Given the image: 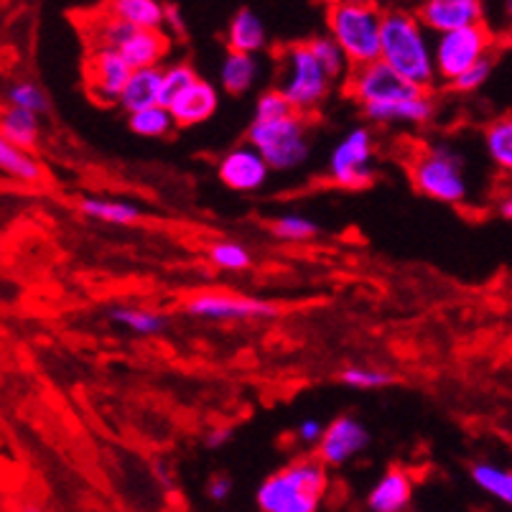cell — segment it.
<instances>
[{"label": "cell", "instance_id": "cell-9", "mask_svg": "<svg viewBox=\"0 0 512 512\" xmlns=\"http://www.w3.org/2000/svg\"><path fill=\"white\" fill-rule=\"evenodd\" d=\"M344 92L360 107L385 105V102L411 100V97L423 95V90H418V87H413L411 82L400 77L398 72H393L383 59L375 64H367V67L352 69L349 77L344 79Z\"/></svg>", "mask_w": 512, "mask_h": 512}, {"label": "cell", "instance_id": "cell-29", "mask_svg": "<svg viewBox=\"0 0 512 512\" xmlns=\"http://www.w3.org/2000/svg\"><path fill=\"white\" fill-rule=\"evenodd\" d=\"M128 125L141 138H166L179 128L171 110L164 105L148 107V110H141V113L128 115Z\"/></svg>", "mask_w": 512, "mask_h": 512}, {"label": "cell", "instance_id": "cell-7", "mask_svg": "<svg viewBox=\"0 0 512 512\" xmlns=\"http://www.w3.org/2000/svg\"><path fill=\"white\" fill-rule=\"evenodd\" d=\"M492 49H495V36L484 23L482 26H472V29L454 31V34L436 36L434 62L439 82L451 87L474 64L492 57Z\"/></svg>", "mask_w": 512, "mask_h": 512}, {"label": "cell", "instance_id": "cell-37", "mask_svg": "<svg viewBox=\"0 0 512 512\" xmlns=\"http://www.w3.org/2000/svg\"><path fill=\"white\" fill-rule=\"evenodd\" d=\"M492 69H495V54H492V57H487V59H482V62H479V64H474V67L469 69V72H464L462 77L456 79L454 85H451V90H456V92H477L479 87H482L484 82L490 79Z\"/></svg>", "mask_w": 512, "mask_h": 512}, {"label": "cell", "instance_id": "cell-11", "mask_svg": "<svg viewBox=\"0 0 512 512\" xmlns=\"http://www.w3.org/2000/svg\"><path fill=\"white\" fill-rule=\"evenodd\" d=\"M82 72H85V87L92 100L100 102V105H120V97H123L133 69L120 51L95 49L87 51Z\"/></svg>", "mask_w": 512, "mask_h": 512}, {"label": "cell", "instance_id": "cell-3", "mask_svg": "<svg viewBox=\"0 0 512 512\" xmlns=\"http://www.w3.org/2000/svg\"><path fill=\"white\" fill-rule=\"evenodd\" d=\"M324 18H327V34L342 46L352 69L380 62L385 8L362 0H339L329 3Z\"/></svg>", "mask_w": 512, "mask_h": 512}, {"label": "cell", "instance_id": "cell-10", "mask_svg": "<svg viewBox=\"0 0 512 512\" xmlns=\"http://www.w3.org/2000/svg\"><path fill=\"white\" fill-rule=\"evenodd\" d=\"M184 311L194 319L207 321H250V319H276L281 314L273 301L242 296L227 291H202L184 301Z\"/></svg>", "mask_w": 512, "mask_h": 512}, {"label": "cell", "instance_id": "cell-24", "mask_svg": "<svg viewBox=\"0 0 512 512\" xmlns=\"http://www.w3.org/2000/svg\"><path fill=\"white\" fill-rule=\"evenodd\" d=\"M79 212L90 220L105 222V225L128 227L141 220V209L125 199H107V197H82L79 199Z\"/></svg>", "mask_w": 512, "mask_h": 512}, {"label": "cell", "instance_id": "cell-32", "mask_svg": "<svg viewBox=\"0 0 512 512\" xmlns=\"http://www.w3.org/2000/svg\"><path fill=\"white\" fill-rule=\"evenodd\" d=\"M6 102L8 107L26 110V113H49V97H46V92L41 90L36 82H31V79H18V82H13L6 92Z\"/></svg>", "mask_w": 512, "mask_h": 512}, {"label": "cell", "instance_id": "cell-43", "mask_svg": "<svg viewBox=\"0 0 512 512\" xmlns=\"http://www.w3.org/2000/svg\"><path fill=\"white\" fill-rule=\"evenodd\" d=\"M502 11H505L507 21H510V26H512V0H507L505 6H502Z\"/></svg>", "mask_w": 512, "mask_h": 512}, {"label": "cell", "instance_id": "cell-42", "mask_svg": "<svg viewBox=\"0 0 512 512\" xmlns=\"http://www.w3.org/2000/svg\"><path fill=\"white\" fill-rule=\"evenodd\" d=\"M502 46H505V49H507V51H512V29H510V31H507V34H505V36H502Z\"/></svg>", "mask_w": 512, "mask_h": 512}, {"label": "cell", "instance_id": "cell-30", "mask_svg": "<svg viewBox=\"0 0 512 512\" xmlns=\"http://www.w3.org/2000/svg\"><path fill=\"white\" fill-rule=\"evenodd\" d=\"M309 46H311V51H314V57L319 59V64L327 69V74L334 79V82H337V79H342L344 82V79L349 77V72H352V64L347 62L342 46H339L332 36L329 34L311 36Z\"/></svg>", "mask_w": 512, "mask_h": 512}, {"label": "cell", "instance_id": "cell-13", "mask_svg": "<svg viewBox=\"0 0 512 512\" xmlns=\"http://www.w3.org/2000/svg\"><path fill=\"white\" fill-rule=\"evenodd\" d=\"M484 3L479 0H426L416 6L418 21L431 36L454 34L484 23Z\"/></svg>", "mask_w": 512, "mask_h": 512}, {"label": "cell", "instance_id": "cell-2", "mask_svg": "<svg viewBox=\"0 0 512 512\" xmlns=\"http://www.w3.org/2000/svg\"><path fill=\"white\" fill-rule=\"evenodd\" d=\"M329 467L316 456H301L260 482L255 492L260 512H319L329 490Z\"/></svg>", "mask_w": 512, "mask_h": 512}, {"label": "cell", "instance_id": "cell-40", "mask_svg": "<svg viewBox=\"0 0 512 512\" xmlns=\"http://www.w3.org/2000/svg\"><path fill=\"white\" fill-rule=\"evenodd\" d=\"M232 434H235V431H232L230 426H214L204 441H207L209 449H222V446L230 444Z\"/></svg>", "mask_w": 512, "mask_h": 512}, {"label": "cell", "instance_id": "cell-8", "mask_svg": "<svg viewBox=\"0 0 512 512\" xmlns=\"http://www.w3.org/2000/svg\"><path fill=\"white\" fill-rule=\"evenodd\" d=\"M327 179L342 189H365L375 179V141L370 128H352L327 161Z\"/></svg>", "mask_w": 512, "mask_h": 512}, {"label": "cell", "instance_id": "cell-18", "mask_svg": "<svg viewBox=\"0 0 512 512\" xmlns=\"http://www.w3.org/2000/svg\"><path fill=\"white\" fill-rule=\"evenodd\" d=\"M227 51H237V54H260L268 49V29L265 21L253 11V8H240L235 16L230 18L225 31Z\"/></svg>", "mask_w": 512, "mask_h": 512}, {"label": "cell", "instance_id": "cell-16", "mask_svg": "<svg viewBox=\"0 0 512 512\" xmlns=\"http://www.w3.org/2000/svg\"><path fill=\"white\" fill-rule=\"evenodd\" d=\"M217 107H220V92L214 90L207 79H199L171 102L169 110L179 128H192V125L207 123L217 113Z\"/></svg>", "mask_w": 512, "mask_h": 512}, {"label": "cell", "instance_id": "cell-12", "mask_svg": "<svg viewBox=\"0 0 512 512\" xmlns=\"http://www.w3.org/2000/svg\"><path fill=\"white\" fill-rule=\"evenodd\" d=\"M367 444H370V434L365 423L357 421L355 416H337L324 428L314 456L324 467H344L355 456H360Z\"/></svg>", "mask_w": 512, "mask_h": 512}, {"label": "cell", "instance_id": "cell-38", "mask_svg": "<svg viewBox=\"0 0 512 512\" xmlns=\"http://www.w3.org/2000/svg\"><path fill=\"white\" fill-rule=\"evenodd\" d=\"M232 487H235V484H232L230 477H225V474H217V477H212L207 482V497L212 502H227L232 495Z\"/></svg>", "mask_w": 512, "mask_h": 512}, {"label": "cell", "instance_id": "cell-15", "mask_svg": "<svg viewBox=\"0 0 512 512\" xmlns=\"http://www.w3.org/2000/svg\"><path fill=\"white\" fill-rule=\"evenodd\" d=\"M413 500V477L400 467H390L380 474L367 492V512H406Z\"/></svg>", "mask_w": 512, "mask_h": 512}, {"label": "cell", "instance_id": "cell-1", "mask_svg": "<svg viewBox=\"0 0 512 512\" xmlns=\"http://www.w3.org/2000/svg\"><path fill=\"white\" fill-rule=\"evenodd\" d=\"M383 59L393 72L428 92L439 82L434 62V41L423 29L416 11L408 8H385L383 21Z\"/></svg>", "mask_w": 512, "mask_h": 512}, {"label": "cell", "instance_id": "cell-35", "mask_svg": "<svg viewBox=\"0 0 512 512\" xmlns=\"http://www.w3.org/2000/svg\"><path fill=\"white\" fill-rule=\"evenodd\" d=\"M199 82V74L194 72L192 64L179 62V64H169L164 67V82H161V105L171 107V102L186 92L189 87Z\"/></svg>", "mask_w": 512, "mask_h": 512}, {"label": "cell", "instance_id": "cell-26", "mask_svg": "<svg viewBox=\"0 0 512 512\" xmlns=\"http://www.w3.org/2000/svg\"><path fill=\"white\" fill-rule=\"evenodd\" d=\"M110 321L128 329L130 334H141V337H153V334L166 332V327H169V319L161 311L143 309V306H118V309H110Z\"/></svg>", "mask_w": 512, "mask_h": 512}, {"label": "cell", "instance_id": "cell-33", "mask_svg": "<svg viewBox=\"0 0 512 512\" xmlns=\"http://www.w3.org/2000/svg\"><path fill=\"white\" fill-rule=\"evenodd\" d=\"M271 230L278 240L283 242H306V240H314L319 235V225L314 220H309L306 214H296V212H288L276 217L271 222Z\"/></svg>", "mask_w": 512, "mask_h": 512}, {"label": "cell", "instance_id": "cell-28", "mask_svg": "<svg viewBox=\"0 0 512 512\" xmlns=\"http://www.w3.org/2000/svg\"><path fill=\"white\" fill-rule=\"evenodd\" d=\"M469 474H472V482L484 495H490L492 500L502 502L512 510V469L492 462H477Z\"/></svg>", "mask_w": 512, "mask_h": 512}, {"label": "cell", "instance_id": "cell-21", "mask_svg": "<svg viewBox=\"0 0 512 512\" xmlns=\"http://www.w3.org/2000/svg\"><path fill=\"white\" fill-rule=\"evenodd\" d=\"M105 8L120 21L141 31H166V23H169V6L156 0H113Z\"/></svg>", "mask_w": 512, "mask_h": 512}, {"label": "cell", "instance_id": "cell-19", "mask_svg": "<svg viewBox=\"0 0 512 512\" xmlns=\"http://www.w3.org/2000/svg\"><path fill=\"white\" fill-rule=\"evenodd\" d=\"M171 34L169 31H136L120 49L125 62L133 72L138 69H164L161 62L169 57Z\"/></svg>", "mask_w": 512, "mask_h": 512}, {"label": "cell", "instance_id": "cell-36", "mask_svg": "<svg viewBox=\"0 0 512 512\" xmlns=\"http://www.w3.org/2000/svg\"><path fill=\"white\" fill-rule=\"evenodd\" d=\"M293 113H296L293 105L286 100V95H283L281 90H276V87H273V90H265L263 95L258 97V102H255V120H260V123L288 118V115Z\"/></svg>", "mask_w": 512, "mask_h": 512}, {"label": "cell", "instance_id": "cell-27", "mask_svg": "<svg viewBox=\"0 0 512 512\" xmlns=\"http://www.w3.org/2000/svg\"><path fill=\"white\" fill-rule=\"evenodd\" d=\"M0 166L11 179L18 184H31L36 186L44 179V166L36 158L34 151H23V148L11 146V143H0Z\"/></svg>", "mask_w": 512, "mask_h": 512}, {"label": "cell", "instance_id": "cell-34", "mask_svg": "<svg viewBox=\"0 0 512 512\" xmlns=\"http://www.w3.org/2000/svg\"><path fill=\"white\" fill-rule=\"evenodd\" d=\"M339 380L352 390H383L395 385L398 377L388 370H377V367H344Z\"/></svg>", "mask_w": 512, "mask_h": 512}, {"label": "cell", "instance_id": "cell-22", "mask_svg": "<svg viewBox=\"0 0 512 512\" xmlns=\"http://www.w3.org/2000/svg\"><path fill=\"white\" fill-rule=\"evenodd\" d=\"M260 77L258 59L250 54L227 51L220 67V85L227 95H245L255 87Z\"/></svg>", "mask_w": 512, "mask_h": 512}, {"label": "cell", "instance_id": "cell-23", "mask_svg": "<svg viewBox=\"0 0 512 512\" xmlns=\"http://www.w3.org/2000/svg\"><path fill=\"white\" fill-rule=\"evenodd\" d=\"M0 130H3V141L6 143L23 148V151H34L41 141V115L6 105L3 120H0Z\"/></svg>", "mask_w": 512, "mask_h": 512}, {"label": "cell", "instance_id": "cell-31", "mask_svg": "<svg viewBox=\"0 0 512 512\" xmlns=\"http://www.w3.org/2000/svg\"><path fill=\"white\" fill-rule=\"evenodd\" d=\"M209 263H212L214 268H220V271L240 273L248 271L250 265H253V255H250V250L245 248L242 242L220 240L209 248Z\"/></svg>", "mask_w": 512, "mask_h": 512}, {"label": "cell", "instance_id": "cell-25", "mask_svg": "<svg viewBox=\"0 0 512 512\" xmlns=\"http://www.w3.org/2000/svg\"><path fill=\"white\" fill-rule=\"evenodd\" d=\"M484 151L502 174L512 176V115H500L484 128Z\"/></svg>", "mask_w": 512, "mask_h": 512}, {"label": "cell", "instance_id": "cell-41", "mask_svg": "<svg viewBox=\"0 0 512 512\" xmlns=\"http://www.w3.org/2000/svg\"><path fill=\"white\" fill-rule=\"evenodd\" d=\"M500 214H502V217H505V220L512 222V189L505 194V197H502V202H500Z\"/></svg>", "mask_w": 512, "mask_h": 512}, {"label": "cell", "instance_id": "cell-4", "mask_svg": "<svg viewBox=\"0 0 512 512\" xmlns=\"http://www.w3.org/2000/svg\"><path fill=\"white\" fill-rule=\"evenodd\" d=\"M332 85L334 79L329 77L327 69L321 67L319 59L314 57L309 41L288 44L278 54L276 90L286 95V100L291 102L293 110L299 115L316 113L327 102Z\"/></svg>", "mask_w": 512, "mask_h": 512}, {"label": "cell", "instance_id": "cell-20", "mask_svg": "<svg viewBox=\"0 0 512 512\" xmlns=\"http://www.w3.org/2000/svg\"><path fill=\"white\" fill-rule=\"evenodd\" d=\"M161 82H164V69H138L130 74L118 107L125 115H136L148 107L161 105Z\"/></svg>", "mask_w": 512, "mask_h": 512}, {"label": "cell", "instance_id": "cell-39", "mask_svg": "<svg viewBox=\"0 0 512 512\" xmlns=\"http://www.w3.org/2000/svg\"><path fill=\"white\" fill-rule=\"evenodd\" d=\"M324 428H327V426H321L316 418H306V421L299 423V431H296V436H299L301 444L319 446L321 436H324Z\"/></svg>", "mask_w": 512, "mask_h": 512}, {"label": "cell", "instance_id": "cell-17", "mask_svg": "<svg viewBox=\"0 0 512 512\" xmlns=\"http://www.w3.org/2000/svg\"><path fill=\"white\" fill-rule=\"evenodd\" d=\"M434 110V97L428 95V92H423L421 97H411V100L362 107V115H365L370 123L380 125H423L434 118Z\"/></svg>", "mask_w": 512, "mask_h": 512}, {"label": "cell", "instance_id": "cell-14", "mask_svg": "<svg viewBox=\"0 0 512 512\" xmlns=\"http://www.w3.org/2000/svg\"><path fill=\"white\" fill-rule=\"evenodd\" d=\"M271 171L268 161L250 143L230 148L217 164V176H220L222 184L240 194H253L263 189L268 184Z\"/></svg>", "mask_w": 512, "mask_h": 512}, {"label": "cell", "instance_id": "cell-6", "mask_svg": "<svg viewBox=\"0 0 512 512\" xmlns=\"http://www.w3.org/2000/svg\"><path fill=\"white\" fill-rule=\"evenodd\" d=\"M248 143L268 161L273 171L299 169L311 153L309 120L299 113L268 123L253 120L248 128Z\"/></svg>", "mask_w": 512, "mask_h": 512}, {"label": "cell", "instance_id": "cell-44", "mask_svg": "<svg viewBox=\"0 0 512 512\" xmlns=\"http://www.w3.org/2000/svg\"><path fill=\"white\" fill-rule=\"evenodd\" d=\"M18 512H46V510H41L39 505H23Z\"/></svg>", "mask_w": 512, "mask_h": 512}, {"label": "cell", "instance_id": "cell-5", "mask_svg": "<svg viewBox=\"0 0 512 512\" xmlns=\"http://www.w3.org/2000/svg\"><path fill=\"white\" fill-rule=\"evenodd\" d=\"M408 171L416 192L423 197L441 204H464L469 199V179L462 153H456L446 143L423 148L418 156H413Z\"/></svg>", "mask_w": 512, "mask_h": 512}]
</instances>
